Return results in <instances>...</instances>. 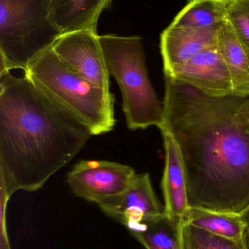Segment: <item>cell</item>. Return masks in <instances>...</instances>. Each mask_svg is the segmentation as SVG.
I'll use <instances>...</instances> for the list:
<instances>
[{"label":"cell","mask_w":249,"mask_h":249,"mask_svg":"<svg viewBox=\"0 0 249 249\" xmlns=\"http://www.w3.org/2000/svg\"><path fill=\"white\" fill-rule=\"evenodd\" d=\"M165 79L161 132L179 148L189 206L241 214L249 207V130L237 115L245 96L215 97Z\"/></svg>","instance_id":"cell-1"},{"label":"cell","mask_w":249,"mask_h":249,"mask_svg":"<svg viewBox=\"0 0 249 249\" xmlns=\"http://www.w3.org/2000/svg\"><path fill=\"white\" fill-rule=\"evenodd\" d=\"M92 136L81 118L30 79L0 71V187L9 197L42 188Z\"/></svg>","instance_id":"cell-2"},{"label":"cell","mask_w":249,"mask_h":249,"mask_svg":"<svg viewBox=\"0 0 249 249\" xmlns=\"http://www.w3.org/2000/svg\"><path fill=\"white\" fill-rule=\"evenodd\" d=\"M107 70L118 83L122 108L130 130L156 126L165 123L161 104L151 83L140 36H99Z\"/></svg>","instance_id":"cell-3"},{"label":"cell","mask_w":249,"mask_h":249,"mask_svg":"<svg viewBox=\"0 0 249 249\" xmlns=\"http://www.w3.org/2000/svg\"><path fill=\"white\" fill-rule=\"evenodd\" d=\"M24 75L41 90L81 118L94 136L115 125L114 96L88 81L63 62L52 48L29 64Z\"/></svg>","instance_id":"cell-4"},{"label":"cell","mask_w":249,"mask_h":249,"mask_svg":"<svg viewBox=\"0 0 249 249\" xmlns=\"http://www.w3.org/2000/svg\"><path fill=\"white\" fill-rule=\"evenodd\" d=\"M51 3L0 0V71H26L63 35L50 19Z\"/></svg>","instance_id":"cell-5"},{"label":"cell","mask_w":249,"mask_h":249,"mask_svg":"<svg viewBox=\"0 0 249 249\" xmlns=\"http://www.w3.org/2000/svg\"><path fill=\"white\" fill-rule=\"evenodd\" d=\"M137 175L129 165L83 160L68 173L67 182L75 196L98 205L127 190Z\"/></svg>","instance_id":"cell-6"},{"label":"cell","mask_w":249,"mask_h":249,"mask_svg":"<svg viewBox=\"0 0 249 249\" xmlns=\"http://www.w3.org/2000/svg\"><path fill=\"white\" fill-rule=\"evenodd\" d=\"M108 216L121 222L130 232L138 225L165 215V205L156 196L149 173L137 174L123 193L98 204Z\"/></svg>","instance_id":"cell-7"},{"label":"cell","mask_w":249,"mask_h":249,"mask_svg":"<svg viewBox=\"0 0 249 249\" xmlns=\"http://www.w3.org/2000/svg\"><path fill=\"white\" fill-rule=\"evenodd\" d=\"M58 58L95 86L110 90L107 70L97 33L77 31L63 34L52 46Z\"/></svg>","instance_id":"cell-8"},{"label":"cell","mask_w":249,"mask_h":249,"mask_svg":"<svg viewBox=\"0 0 249 249\" xmlns=\"http://www.w3.org/2000/svg\"><path fill=\"white\" fill-rule=\"evenodd\" d=\"M165 76L215 97L235 95L229 70L218 46L193 57Z\"/></svg>","instance_id":"cell-9"},{"label":"cell","mask_w":249,"mask_h":249,"mask_svg":"<svg viewBox=\"0 0 249 249\" xmlns=\"http://www.w3.org/2000/svg\"><path fill=\"white\" fill-rule=\"evenodd\" d=\"M221 28L190 27L171 23L160 36L164 73L204 51L216 48Z\"/></svg>","instance_id":"cell-10"},{"label":"cell","mask_w":249,"mask_h":249,"mask_svg":"<svg viewBox=\"0 0 249 249\" xmlns=\"http://www.w3.org/2000/svg\"><path fill=\"white\" fill-rule=\"evenodd\" d=\"M165 150V163L162 180L165 215L172 222L181 225L190 209L187 176L178 145L168 133H162Z\"/></svg>","instance_id":"cell-11"},{"label":"cell","mask_w":249,"mask_h":249,"mask_svg":"<svg viewBox=\"0 0 249 249\" xmlns=\"http://www.w3.org/2000/svg\"><path fill=\"white\" fill-rule=\"evenodd\" d=\"M113 0H52L50 19L61 33L96 32L101 13Z\"/></svg>","instance_id":"cell-12"},{"label":"cell","mask_w":249,"mask_h":249,"mask_svg":"<svg viewBox=\"0 0 249 249\" xmlns=\"http://www.w3.org/2000/svg\"><path fill=\"white\" fill-rule=\"evenodd\" d=\"M218 48L229 70L234 94L249 96V50L228 20L219 31Z\"/></svg>","instance_id":"cell-13"},{"label":"cell","mask_w":249,"mask_h":249,"mask_svg":"<svg viewBox=\"0 0 249 249\" xmlns=\"http://www.w3.org/2000/svg\"><path fill=\"white\" fill-rule=\"evenodd\" d=\"M183 221L214 235L244 241L245 225L240 215L190 207Z\"/></svg>","instance_id":"cell-14"},{"label":"cell","mask_w":249,"mask_h":249,"mask_svg":"<svg viewBox=\"0 0 249 249\" xmlns=\"http://www.w3.org/2000/svg\"><path fill=\"white\" fill-rule=\"evenodd\" d=\"M229 0H192L171 24L200 28H221L227 21Z\"/></svg>","instance_id":"cell-15"},{"label":"cell","mask_w":249,"mask_h":249,"mask_svg":"<svg viewBox=\"0 0 249 249\" xmlns=\"http://www.w3.org/2000/svg\"><path fill=\"white\" fill-rule=\"evenodd\" d=\"M181 225L164 215L130 232L146 249H183Z\"/></svg>","instance_id":"cell-16"},{"label":"cell","mask_w":249,"mask_h":249,"mask_svg":"<svg viewBox=\"0 0 249 249\" xmlns=\"http://www.w3.org/2000/svg\"><path fill=\"white\" fill-rule=\"evenodd\" d=\"M181 232L183 249H246L244 241L214 235L184 221Z\"/></svg>","instance_id":"cell-17"},{"label":"cell","mask_w":249,"mask_h":249,"mask_svg":"<svg viewBox=\"0 0 249 249\" xmlns=\"http://www.w3.org/2000/svg\"><path fill=\"white\" fill-rule=\"evenodd\" d=\"M227 20L237 36L249 50V0H229Z\"/></svg>","instance_id":"cell-18"},{"label":"cell","mask_w":249,"mask_h":249,"mask_svg":"<svg viewBox=\"0 0 249 249\" xmlns=\"http://www.w3.org/2000/svg\"><path fill=\"white\" fill-rule=\"evenodd\" d=\"M8 197L4 193H0V211H1V243H0V249H11L8 236H7V225H6V212H7V206Z\"/></svg>","instance_id":"cell-19"},{"label":"cell","mask_w":249,"mask_h":249,"mask_svg":"<svg viewBox=\"0 0 249 249\" xmlns=\"http://www.w3.org/2000/svg\"><path fill=\"white\" fill-rule=\"evenodd\" d=\"M238 118L249 130V96H245L237 110Z\"/></svg>","instance_id":"cell-20"},{"label":"cell","mask_w":249,"mask_h":249,"mask_svg":"<svg viewBox=\"0 0 249 249\" xmlns=\"http://www.w3.org/2000/svg\"><path fill=\"white\" fill-rule=\"evenodd\" d=\"M244 225H245V233H244V245L246 249H249V207L247 208L242 213L240 214Z\"/></svg>","instance_id":"cell-21"},{"label":"cell","mask_w":249,"mask_h":249,"mask_svg":"<svg viewBox=\"0 0 249 249\" xmlns=\"http://www.w3.org/2000/svg\"><path fill=\"white\" fill-rule=\"evenodd\" d=\"M188 1H192V0H188Z\"/></svg>","instance_id":"cell-22"}]
</instances>
